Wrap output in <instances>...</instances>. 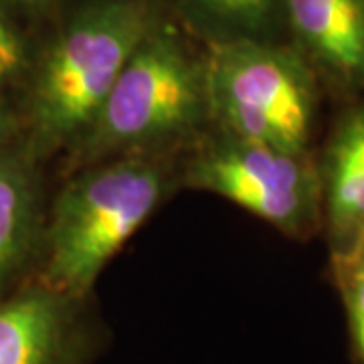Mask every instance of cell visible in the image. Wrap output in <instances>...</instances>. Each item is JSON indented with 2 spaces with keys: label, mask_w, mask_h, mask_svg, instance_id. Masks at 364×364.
<instances>
[{
  "label": "cell",
  "mask_w": 364,
  "mask_h": 364,
  "mask_svg": "<svg viewBox=\"0 0 364 364\" xmlns=\"http://www.w3.org/2000/svg\"><path fill=\"white\" fill-rule=\"evenodd\" d=\"M213 130L289 152H316L326 93L287 41L207 47Z\"/></svg>",
  "instance_id": "277c9868"
},
{
  "label": "cell",
  "mask_w": 364,
  "mask_h": 364,
  "mask_svg": "<svg viewBox=\"0 0 364 364\" xmlns=\"http://www.w3.org/2000/svg\"><path fill=\"white\" fill-rule=\"evenodd\" d=\"M105 328L90 298H71L28 282L0 299V364H91Z\"/></svg>",
  "instance_id": "8992f818"
},
{
  "label": "cell",
  "mask_w": 364,
  "mask_h": 364,
  "mask_svg": "<svg viewBox=\"0 0 364 364\" xmlns=\"http://www.w3.org/2000/svg\"><path fill=\"white\" fill-rule=\"evenodd\" d=\"M287 43L338 105L364 97V0H284Z\"/></svg>",
  "instance_id": "52a82bcc"
},
{
  "label": "cell",
  "mask_w": 364,
  "mask_h": 364,
  "mask_svg": "<svg viewBox=\"0 0 364 364\" xmlns=\"http://www.w3.org/2000/svg\"><path fill=\"white\" fill-rule=\"evenodd\" d=\"M330 273L346 314L350 363L364 364V235L350 247L330 253Z\"/></svg>",
  "instance_id": "8fae6325"
},
{
  "label": "cell",
  "mask_w": 364,
  "mask_h": 364,
  "mask_svg": "<svg viewBox=\"0 0 364 364\" xmlns=\"http://www.w3.org/2000/svg\"><path fill=\"white\" fill-rule=\"evenodd\" d=\"M164 0H79L28 75L23 142L39 158L67 150L90 128Z\"/></svg>",
  "instance_id": "7a4b0ae2"
},
{
  "label": "cell",
  "mask_w": 364,
  "mask_h": 364,
  "mask_svg": "<svg viewBox=\"0 0 364 364\" xmlns=\"http://www.w3.org/2000/svg\"><path fill=\"white\" fill-rule=\"evenodd\" d=\"M35 59L37 53L33 51L28 37L0 2V91L18 79L28 77Z\"/></svg>",
  "instance_id": "7c38bea8"
},
{
  "label": "cell",
  "mask_w": 364,
  "mask_h": 364,
  "mask_svg": "<svg viewBox=\"0 0 364 364\" xmlns=\"http://www.w3.org/2000/svg\"><path fill=\"white\" fill-rule=\"evenodd\" d=\"M166 9L205 47L284 43V0H164Z\"/></svg>",
  "instance_id": "30bf717a"
},
{
  "label": "cell",
  "mask_w": 364,
  "mask_h": 364,
  "mask_svg": "<svg viewBox=\"0 0 364 364\" xmlns=\"http://www.w3.org/2000/svg\"><path fill=\"white\" fill-rule=\"evenodd\" d=\"M210 130L207 47L164 9L65 152V176L124 154L182 156Z\"/></svg>",
  "instance_id": "6da1fadb"
},
{
  "label": "cell",
  "mask_w": 364,
  "mask_h": 364,
  "mask_svg": "<svg viewBox=\"0 0 364 364\" xmlns=\"http://www.w3.org/2000/svg\"><path fill=\"white\" fill-rule=\"evenodd\" d=\"M181 154H124L67 174L47 208L35 282L90 298L105 265L181 191Z\"/></svg>",
  "instance_id": "3957f363"
},
{
  "label": "cell",
  "mask_w": 364,
  "mask_h": 364,
  "mask_svg": "<svg viewBox=\"0 0 364 364\" xmlns=\"http://www.w3.org/2000/svg\"><path fill=\"white\" fill-rule=\"evenodd\" d=\"M181 188L227 198L294 241L324 231L316 152H289L210 130L182 154Z\"/></svg>",
  "instance_id": "5b68a950"
},
{
  "label": "cell",
  "mask_w": 364,
  "mask_h": 364,
  "mask_svg": "<svg viewBox=\"0 0 364 364\" xmlns=\"http://www.w3.org/2000/svg\"><path fill=\"white\" fill-rule=\"evenodd\" d=\"M328 249L342 251L364 235V97L338 105L316 150Z\"/></svg>",
  "instance_id": "ba28073f"
},
{
  "label": "cell",
  "mask_w": 364,
  "mask_h": 364,
  "mask_svg": "<svg viewBox=\"0 0 364 364\" xmlns=\"http://www.w3.org/2000/svg\"><path fill=\"white\" fill-rule=\"evenodd\" d=\"M4 6L11 4V6H16L21 11H26V13H49L53 9H57L61 4V0H0Z\"/></svg>",
  "instance_id": "5bb4252c"
},
{
  "label": "cell",
  "mask_w": 364,
  "mask_h": 364,
  "mask_svg": "<svg viewBox=\"0 0 364 364\" xmlns=\"http://www.w3.org/2000/svg\"><path fill=\"white\" fill-rule=\"evenodd\" d=\"M23 142V117L0 91V158Z\"/></svg>",
  "instance_id": "4fadbf2b"
},
{
  "label": "cell",
  "mask_w": 364,
  "mask_h": 364,
  "mask_svg": "<svg viewBox=\"0 0 364 364\" xmlns=\"http://www.w3.org/2000/svg\"><path fill=\"white\" fill-rule=\"evenodd\" d=\"M45 221L41 160L21 142L0 158V299L39 261Z\"/></svg>",
  "instance_id": "9c48e42d"
}]
</instances>
